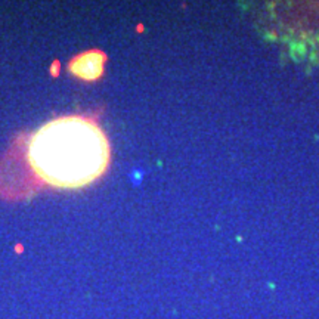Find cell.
Wrapping results in <instances>:
<instances>
[{
	"mask_svg": "<svg viewBox=\"0 0 319 319\" xmlns=\"http://www.w3.org/2000/svg\"><path fill=\"white\" fill-rule=\"evenodd\" d=\"M24 157L37 183L79 189L105 174L111 149L107 135L93 118L67 115L36 130L25 142Z\"/></svg>",
	"mask_w": 319,
	"mask_h": 319,
	"instance_id": "obj_1",
	"label": "cell"
},
{
	"mask_svg": "<svg viewBox=\"0 0 319 319\" xmlns=\"http://www.w3.org/2000/svg\"><path fill=\"white\" fill-rule=\"evenodd\" d=\"M107 55L102 50L93 49L79 53L68 62V71L83 81H96L105 71Z\"/></svg>",
	"mask_w": 319,
	"mask_h": 319,
	"instance_id": "obj_2",
	"label": "cell"
}]
</instances>
